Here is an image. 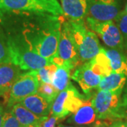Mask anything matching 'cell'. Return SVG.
<instances>
[{"mask_svg": "<svg viewBox=\"0 0 127 127\" xmlns=\"http://www.w3.org/2000/svg\"><path fill=\"white\" fill-rule=\"evenodd\" d=\"M64 16L48 13L0 11V23L8 37L23 42L50 62L56 54Z\"/></svg>", "mask_w": 127, "mask_h": 127, "instance_id": "6da1fadb", "label": "cell"}, {"mask_svg": "<svg viewBox=\"0 0 127 127\" xmlns=\"http://www.w3.org/2000/svg\"><path fill=\"white\" fill-rule=\"evenodd\" d=\"M72 28L73 37L77 52L79 65L94 59L100 52V42L94 32L88 29L83 21H73L69 20Z\"/></svg>", "mask_w": 127, "mask_h": 127, "instance_id": "7a4b0ae2", "label": "cell"}, {"mask_svg": "<svg viewBox=\"0 0 127 127\" xmlns=\"http://www.w3.org/2000/svg\"><path fill=\"white\" fill-rule=\"evenodd\" d=\"M50 63L57 66L66 65L72 70L79 66L71 23L66 17L62 24L57 51L50 59Z\"/></svg>", "mask_w": 127, "mask_h": 127, "instance_id": "3957f363", "label": "cell"}, {"mask_svg": "<svg viewBox=\"0 0 127 127\" xmlns=\"http://www.w3.org/2000/svg\"><path fill=\"white\" fill-rule=\"evenodd\" d=\"M11 63L18 66L22 71H36L50 64V62L31 50L23 42L8 37Z\"/></svg>", "mask_w": 127, "mask_h": 127, "instance_id": "277c9868", "label": "cell"}, {"mask_svg": "<svg viewBox=\"0 0 127 127\" xmlns=\"http://www.w3.org/2000/svg\"><path fill=\"white\" fill-rule=\"evenodd\" d=\"M0 11H30L63 16L57 0H0Z\"/></svg>", "mask_w": 127, "mask_h": 127, "instance_id": "5b68a950", "label": "cell"}, {"mask_svg": "<svg viewBox=\"0 0 127 127\" xmlns=\"http://www.w3.org/2000/svg\"><path fill=\"white\" fill-rule=\"evenodd\" d=\"M86 99L71 84L66 89L59 92L52 104L50 115L63 119L70 114L76 112Z\"/></svg>", "mask_w": 127, "mask_h": 127, "instance_id": "8992f818", "label": "cell"}, {"mask_svg": "<svg viewBox=\"0 0 127 127\" xmlns=\"http://www.w3.org/2000/svg\"><path fill=\"white\" fill-rule=\"evenodd\" d=\"M120 95L105 91H98L91 99L99 120L122 118Z\"/></svg>", "mask_w": 127, "mask_h": 127, "instance_id": "52a82bcc", "label": "cell"}, {"mask_svg": "<svg viewBox=\"0 0 127 127\" xmlns=\"http://www.w3.org/2000/svg\"><path fill=\"white\" fill-rule=\"evenodd\" d=\"M39 85L40 82L34 71L22 73L9 92L3 96L7 106L12 107L28 96L37 93Z\"/></svg>", "mask_w": 127, "mask_h": 127, "instance_id": "ba28073f", "label": "cell"}, {"mask_svg": "<svg viewBox=\"0 0 127 127\" xmlns=\"http://www.w3.org/2000/svg\"><path fill=\"white\" fill-rule=\"evenodd\" d=\"M86 22L88 28L100 37L105 45L111 48H122L124 38L114 21L100 22L86 17Z\"/></svg>", "mask_w": 127, "mask_h": 127, "instance_id": "9c48e42d", "label": "cell"}, {"mask_svg": "<svg viewBox=\"0 0 127 127\" xmlns=\"http://www.w3.org/2000/svg\"><path fill=\"white\" fill-rule=\"evenodd\" d=\"M119 14V0H88L86 17L104 22L114 21Z\"/></svg>", "mask_w": 127, "mask_h": 127, "instance_id": "30bf717a", "label": "cell"}, {"mask_svg": "<svg viewBox=\"0 0 127 127\" xmlns=\"http://www.w3.org/2000/svg\"><path fill=\"white\" fill-rule=\"evenodd\" d=\"M102 77L93 71L89 62L78 66L71 76L73 80L78 83L86 95H89L93 89L97 88Z\"/></svg>", "mask_w": 127, "mask_h": 127, "instance_id": "8fae6325", "label": "cell"}, {"mask_svg": "<svg viewBox=\"0 0 127 127\" xmlns=\"http://www.w3.org/2000/svg\"><path fill=\"white\" fill-rule=\"evenodd\" d=\"M64 16L73 21H83L86 18L88 0H60Z\"/></svg>", "mask_w": 127, "mask_h": 127, "instance_id": "7c38bea8", "label": "cell"}, {"mask_svg": "<svg viewBox=\"0 0 127 127\" xmlns=\"http://www.w3.org/2000/svg\"><path fill=\"white\" fill-rule=\"evenodd\" d=\"M21 69L13 63L0 64V92L5 95L22 74Z\"/></svg>", "mask_w": 127, "mask_h": 127, "instance_id": "4fadbf2b", "label": "cell"}, {"mask_svg": "<svg viewBox=\"0 0 127 127\" xmlns=\"http://www.w3.org/2000/svg\"><path fill=\"white\" fill-rule=\"evenodd\" d=\"M97 119V115L95 108L92 104L90 98H87L82 106L76 112L72 114L68 119L69 124H73L77 126L89 125L95 123Z\"/></svg>", "mask_w": 127, "mask_h": 127, "instance_id": "5bb4252c", "label": "cell"}, {"mask_svg": "<svg viewBox=\"0 0 127 127\" xmlns=\"http://www.w3.org/2000/svg\"><path fill=\"white\" fill-rule=\"evenodd\" d=\"M19 103L40 117H47L50 114L52 104L38 93L28 96Z\"/></svg>", "mask_w": 127, "mask_h": 127, "instance_id": "9a60e30c", "label": "cell"}, {"mask_svg": "<svg viewBox=\"0 0 127 127\" xmlns=\"http://www.w3.org/2000/svg\"><path fill=\"white\" fill-rule=\"evenodd\" d=\"M127 75L112 72L103 76L99 86L98 91H105L121 95L123 88L127 82Z\"/></svg>", "mask_w": 127, "mask_h": 127, "instance_id": "2e32d148", "label": "cell"}, {"mask_svg": "<svg viewBox=\"0 0 127 127\" xmlns=\"http://www.w3.org/2000/svg\"><path fill=\"white\" fill-rule=\"evenodd\" d=\"M11 112L13 113L14 117L17 119L21 127L39 124L47 117H40L37 116L36 114L32 113L21 103H16L14 104L12 107Z\"/></svg>", "mask_w": 127, "mask_h": 127, "instance_id": "e0dca14e", "label": "cell"}, {"mask_svg": "<svg viewBox=\"0 0 127 127\" xmlns=\"http://www.w3.org/2000/svg\"><path fill=\"white\" fill-rule=\"evenodd\" d=\"M89 63L93 71L102 76H105L112 73L109 59L103 48L100 49L98 55L94 59L89 61Z\"/></svg>", "mask_w": 127, "mask_h": 127, "instance_id": "ac0fdd59", "label": "cell"}, {"mask_svg": "<svg viewBox=\"0 0 127 127\" xmlns=\"http://www.w3.org/2000/svg\"><path fill=\"white\" fill-rule=\"evenodd\" d=\"M105 52L109 59L112 72L127 76V57L115 49L105 50Z\"/></svg>", "mask_w": 127, "mask_h": 127, "instance_id": "d6986e66", "label": "cell"}, {"mask_svg": "<svg viewBox=\"0 0 127 127\" xmlns=\"http://www.w3.org/2000/svg\"><path fill=\"white\" fill-rule=\"evenodd\" d=\"M72 68L66 65L57 66L52 78V84L59 91L66 89L71 83L70 82L71 71Z\"/></svg>", "mask_w": 127, "mask_h": 127, "instance_id": "ffe728a7", "label": "cell"}, {"mask_svg": "<svg viewBox=\"0 0 127 127\" xmlns=\"http://www.w3.org/2000/svg\"><path fill=\"white\" fill-rule=\"evenodd\" d=\"M11 63L7 35L0 23V64Z\"/></svg>", "mask_w": 127, "mask_h": 127, "instance_id": "44dd1931", "label": "cell"}, {"mask_svg": "<svg viewBox=\"0 0 127 127\" xmlns=\"http://www.w3.org/2000/svg\"><path fill=\"white\" fill-rule=\"evenodd\" d=\"M57 68V66L56 65L53 64H50L37 69L36 71H34V72L35 73L40 83H52V78Z\"/></svg>", "mask_w": 127, "mask_h": 127, "instance_id": "7402d4cb", "label": "cell"}, {"mask_svg": "<svg viewBox=\"0 0 127 127\" xmlns=\"http://www.w3.org/2000/svg\"><path fill=\"white\" fill-rule=\"evenodd\" d=\"M37 93L42 96L49 102L52 104L59 93V91L52 83H40L37 88Z\"/></svg>", "mask_w": 127, "mask_h": 127, "instance_id": "603a6c76", "label": "cell"}, {"mask_svg": "<svg viewBox=\"0 0 127 127\" xmlns=\"http://www.w3.org/2000/svg\"><path fill=\"white\" fill-rule=\"evenodd\" d=\"M114 21L119 28L123 38L127 44V14L124 11L119 12Z\"/></svg>", "mask_w": 127, "mask_h": 127, "instance_id": "cb8c5ba5", "label": "cell"}, {"mask_svg": "<svg viewBox=\"0 0 127 127\" xmlns=\"http://www.w3.org/2000/svg\"><path fill=\"white\" fill-rule=\"evenodd\" d=\"M2 127H21V125L11 112H4Z\"/></svg>", "mask_w": 127, "mask_h": 127, "instance_id": "d4e9b609", "label": "cell"}, {"mask_svg": "<svg viewBox=\"0 0 127 127\" xmlns=\"http://www.w3.org/2000/svg\"><path fill=\"white\" fill-rule=\"evenodd\" d=\"M60 119L57 117L51 115L50 117H47L40 124V127H55L57 122Z\"/></svg>", "mask_w": 127, "mask_h": 127, "instance_id": "484cf974", "label": "cell"}, {"mask_svg": "<svg viewBox=\"0 0 127 127\" xmlns=\"http://www.w3.org/2000/svg\"><path fill=\"white\" fill-rule=\"evenodd\" d=\"M121 107H122V111L123 115L125 117V115L127 114V92L124 94L123 98L122 99Z\"/></svg>", "mask_w": 127, "mask_h": 127, "instance_id": "4316f807", "label": "cell"}, {"mask_svg": "<svg viewBox=\"0 0 127 127\" xmlns=\"http://www.w3.org/2000/svg\"><path fill=\"white\" fill-rule=\"evenodd\" d=\"M109 127H127V122L123 121H117L112 123Z\"/></svg>", "mask_w": 127, "mask_h": 127, "instance_id": "83f0119b", "label": "cell"}, {"mask_svg": "<svg viewBox=\"0 0 127 127\" xmlns=\"http://www.w3.org/2000/svg\"><path fill=\"white\" fill-rule=\"evenodd\" d=\"M4 114V110H3V108L1 107V106H0V127H2Z\"/></svg>", "mask_w": 127, "mask_h": 127, "instance_id": "f1b7e54d", "label": "cell"}, {"mask_svg": "<svg viewBox=\"0 0 127 127\" xmlns=\"http://www.w3.org/2000/svg\"><path fill=\"white\" fill-rule=\"evenodd\" d=\"M102 127V124H100V122H97L95 124H93V126L91 127Z\"/></svg>", "mask_w": 127, "mask_h": 127, "instance_id": "f546056e", "label": "cell"}, {"mask_svg": "<svg viewBox=\"0 0 127 127\" xmlns=\"http://www.w3.org/2000/svg\"><path fill=\"white\" fill-rule=\"evenodd\" d=\"M21 127H40V124H34V125H28V126H23Z\"/></svg>", "mask_w": 127, "mask_h": 127, "instance_id": "4dcf8cb0", "label": "cell"}, {"mask_svg": "<svg viewBox=\"0 0 127 127\" xmlns=\"http://www.w3.org/2000/svg\"><path fill=\"white\" fill-rule=\"evenodd\" d=\"M57 127H76L73 126H68V125H64V124H59L57 126Z\"/></svg>", "mask_w": 127, "mask_h": 127, "instance_id": "1f68e13d", "label": "cell"}, {"mask_svg": "<svg viewBox=\"0 0 127 127\" xmlns=\"http://www.w3.org/2000/svg\"><path fill=\"white\" fill-rule=\"evenodd\" d=\"M124 11H125V12H126V13L127 14V6H126V8H125V10H124Z\"/></svg>", "mask_w": 127, "mask_h": 127, "instance_id": "d6a6232c", "label": "cell"}, {"mask_svg": "<svg viewBox=\"0 0 127 127\" xmlns=\"http://www.w3.org/2000/svg\"><path fill=\"white\" fill-rule=\"evenodd\" d=\"M1 96V92H0V97Z\"/></svg>", "mask_w": 127, "mask_h": 127, "instance_id": "836d02e7", "label": "cell"}]
</instances>
